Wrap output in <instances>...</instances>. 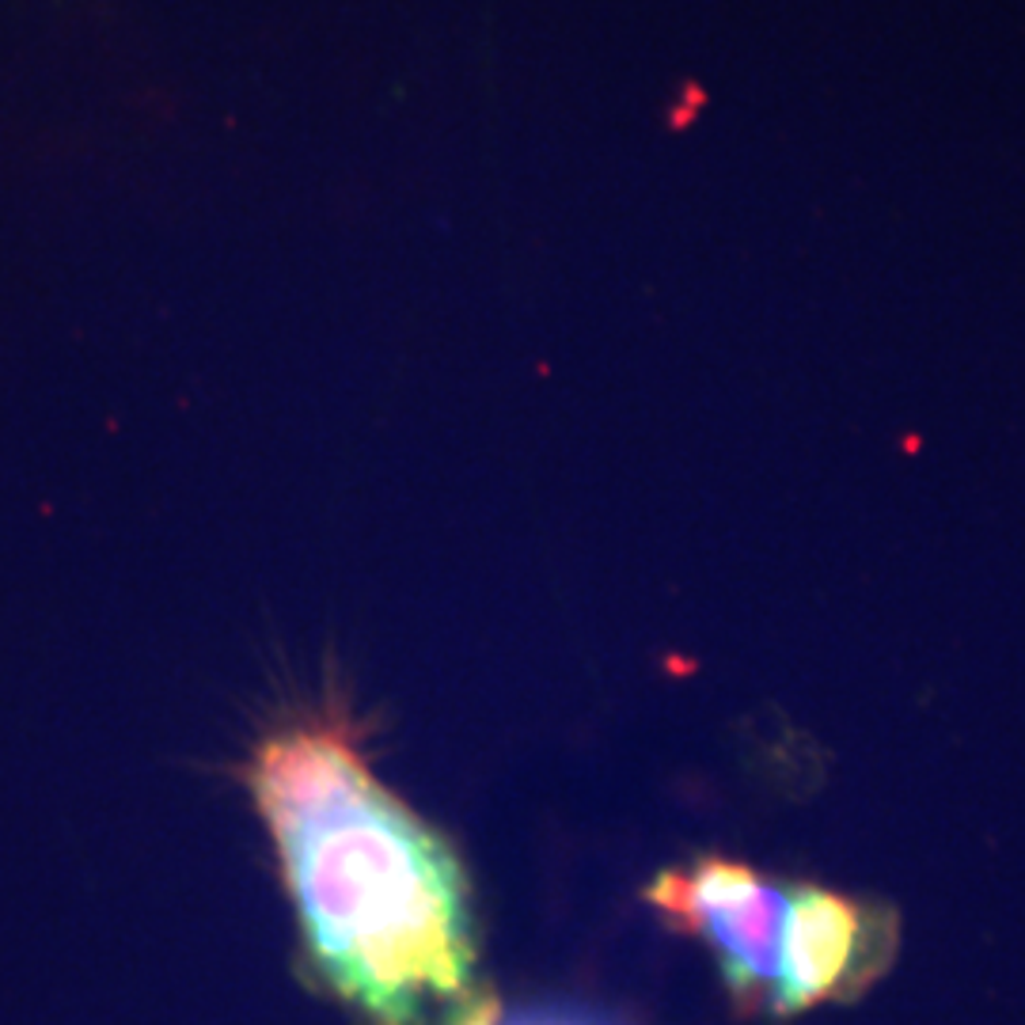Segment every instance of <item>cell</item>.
Here are the masks:
<instances>
[{
    "mask_svg": "<svg viewBox=\"0 0 1025 1025\" xmlns=\"http://www.w3.org/2000/svg\"><path fill=\"white\" fill-rule=\"evenodd\" d=\"M896 950V916L829 885H794L783 942V984L771 1011L806 1014L832 999H851Z\"/></svg>",
    "mask_w": 1025,
    "mask_h": 1025,
    "instance_id": "cell-3",
    "label": "cell"
},
{
    "mask_svg": "<svg viewBox=\"0 0 1025 1025\" xmlns=\"http://www.w3.org/2000/svg\"><path fill=\"white\" fill-rule=\"evenodd\" d=\"M646 901L669 927L714 950L729 996L741 1011H771L783 984V942L790 889L756 866L726 855H699L669 866L646 885Z\"/></svg>",
    "mask_w": 1025,
    "mask_h": 1025,
    "instance_id": "cell-2",
    "label": "cell"
},
{
    "mask_svg": "<svg viewBox=\"0 0 1025 1025\" xmlns=\"http://www.w3.org/2000/svg\"><path fill=\"white\" fill-rule=\"evenodd\" d=\"M502 1025H604V1022L582 1018V1014H516V1018Z\"/></svg>",
    "mask_w": 1025,
    "mask_h": 1025,
    "instance_id": "cell-4",
    "label": "cell"
},
{
    "mask_svg": "<svg viewBox=\"0 0 1025 1025\" xmlns=\"http://www.w3.org/2000/svg\"><path fill=\"white\" fill-rule=\"evenodd\" d=\"M255 806L320 976L372 1025H487L467 878L365 764L346 729L297 722L259 744Z\"/></svg>",
    "mask_w": 1025,
    "mask_h": 1025,
    "instance_id": "cell-1",
    "label": "cell"
}]
</instances>
